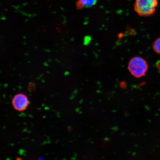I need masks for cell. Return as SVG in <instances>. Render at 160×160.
<instances>
[{
  "mask_svg": "<svg viewBox=\"0 0 160 160\" xmlns=\"http://www.w3.org/2000/svg\"><path fill=\"white\" fill-rule=\"evenodd\" d=\"M152 48L155 52L160 55V37L158 38L153 42Z\"/></svg>",
  "mask_w": 160,
  "mask_h": 160,
  "instance_id": "5b68a950",
  "label": "cell"
},
{
  "mask_svg": "<svg viewBox=\"0 0 160 160\" xmlns=\"http://www.w3.org/2000/svg\"><path fill=\"white\" fill-rule=\"evenodd\" d=\"M158 5V0H135L134 9L141 17H149L155 13Z\"/></svg>",
  "mask_w": 160,
  "mask_h": 160,
  "instance_id": "6da1fadb",
  "label": "cell"
},
{
  "mask_svg": "<svg viewBox=\"0 0 160 160\" xmlns=\"http://www.w3.org/2000/svg\"><path fill=\"white\" fill-rule=\"evenodd\" d=\"M12 103L15 110L22 112L27 108L29 104V101L25 95L19 93L14 97L12 100Z\"/></svg>",
  "mask_w": 160,
  "mask_h": 160,
  "instance_id": "3957f363",
  "label": "cell"
},
{
  "mask_svg": "<svg viewBox=\"0 0 160 160\" xmlns=\"http://www.w3.org/2000/svg\"><path fill=\"white\" fill-rule=\"evenodd\" d=\"M156 67L158 69L160 70V61L157 62V64H156Z\"/></svg>",
  "mask_w": 160,
  "mask_h": 160,
  "instance_id": "8992f818",
  "label": "cell"
},
{
  "mask_svg": "<svg viewBox=\"0 0 160 160\" xmlns=\"http://www.w3.org/2000/svg\"><path fill=\"white\" fill-rule=\"evenodd\" d=\"M148 65L145 60L141 57H135L130 60L128 68L133 77L139 78L144 76L147 72Z\"/></svg>",
  "mask_w": 160,
  "mask_h": 160,
  "instance_id": "7a4b0ae2",
  "label": "cell"
},
{
  "mask_svg": "<svg viewBox=\"0 0 160 160\" xmlns=\"http://www.w3.org/2000/svg\"><path fill=\"white\" fill-rule=\"evenodd\" d=\"M97 1L98 0H77L76 7L78 10L91 7L96 4Z\"/></svg>",
  "mask_w": 160,
  "mask_h": 160,
  "instance_id": "277c9868",
  "label": "cell"
}]
</instances>
